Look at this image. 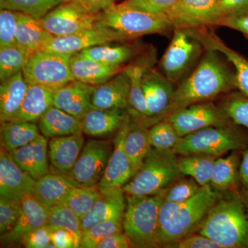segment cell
I'll list each match as a JSON object with an SVG mask.
<instances>
[{"instance_id":"cell-30","label":"cell","mask_w":248,"mask_h":248,"mask_svg":"<svg viewBox=\"0 0 248 248\" xmlns=\"http://www.w3.org/2000/svg\"><path fill=\"white\" fill-rule=\"evenodd\" d=\"M39 128L46 138H56L83 133L81 121L52 106L39 121Z\"/></svg>"},{"instance_id":"cell-28","label":"cell","mask_w":248,"mask_h":248,"mask_svg":"<svg viewBox=\"0 0 248 248\" xmlns=\"http://www.w3.org/2000/svg\"><path fill=\"white\" fill-rule=\"evenodd\" d=\"M27 81L23 72L1 82L0 85V120L11 122L17 115L27 94Z\"/></svg>"},{"instance_id":"cell-23","label":"cell","mask_w":248,"mask_h":248,"mask_svg":"<svg viewBox=\"0 0 248 248\" xmlns=\"http://www.w3.org/2000/svg\"><path fill=\"white\" fill-rule=\"evenodd\" d=\"M11 159L35 180L48 173V151L47 140L40 135L33 141L9 152Z\"/></svg>"},{"instance_id":"cell-21","label":"cell","mask_w":248,"mask_h":248,"mask_svg":"<svg viewBox=\"0 0 248 248\" xmlns=\"http://www.w3.org/2000/svg\"><path fill=\"white\" fill-rule=\"evenodd\" d=\"M100 190L99 198L89 213L81 218L82 231H86L99 222L124 219L126 203L122 187L100 189Z\"/></svg>"},{"instance_id":"cell-7","label":"cell","mask_w":248,"mask_h":248,"mask_svg":"<svg viewBox=\"0 0 248 248\" xmlns=\"http://www.w3.org/2000/svg\"><path fill=\"white\" fill-rule=\"evenodd\" d=\"M73 55L48 50L35 52L23 68L26 81L28 84L37 85L55 92L75 80L71 68Z\"/></svg>"},{"instance_id":"cell-18","label":"cell","mask_w":248,"mask_h":248,"mask_svg":"<svg viewBox=\"0 0 248 248\" xmlns=\"http://www.w3.org/2000/svg\"><path fill=\"white\" fill-rule=\"evenodd\" d=\"M166 76L147 67L142 78V88L149 116L156 117L169 112L174 91Z\"/></svg>"},{"instance_id":"cell-38","label":"cell","mask_w":248,"mask_h":248,"mask_svg":"<svg viewBox=\"0 0 248 248\" xmlns=\"http://www.w3.org/2000/svg\"><path fill=\"white\" fill-rule=\"evenodd\" d=\"M147 67L141 63H133L124 68L128 74L130 82L129 106L131 107L135 115L150 117L142 88V78Z\"/></svg>"},{"instance_id":"cell-43","label":"cell","mask_w":248,"mask_h":248,"mask_svg":"<svg viewBox=\"0 0 248 248\" xmlns=\"http://www.w3.org/2000/svg\"><path fill=\"white\" fill-rule=\"evenodd\" d=\"M149 136L152 146L160 151H172L182 139L167 120L153 125Z\"/></svg>"},{"instance_id":"cell-25","label":"cell","mask_w":248,"mask_h":248,"mask_svg":"<svg viewBox=\"0 0 248 248\" xmlns=\"http://www.w3.org/2000/svg\"><path fill=\"white\" fill-rule=\"evenodd\" d=\"M81 186L68 174H46L35 181L33 194L48 208L61 203L75 187Z\"/></svg>"},{"instance_id":"cell-42","label":"cell","mask_w":248,"mask_h":248,"mask_svg":"<svg viewBox=\"0 0 248 248\" xmlns=\"http://www.w3.org/2000/svg\"><path fill=\"white\" fill-rule=\"evenodd\" d=\"M53 0H0V9L11 10L40 19L58 6Z\"/></svg>"},{"instance_id":"cell-50","label":"cell","mask_w":248,"mask_h":248,"mask_svg":"<svg viewBox=\"0 0 248 248\" xmlns=\"http://www.w3.org/2000/svg\"><path fill=\"white\" fill-rule=\"evenodd\" d=\"M174 248H223L221 245L203 235H189L184 239L169 245Z\"/></svg>"},{"instance_id":"cell-47","label":"cell","mask_w":248,"mask_h":248,"mask_svg":"<svg viewBox=\"0 0 248 248\" xmlns=\"http://www.w3.org/2000/svg\"><path fill=\"white\" fill-rule=\"evenodd\" d=\"M227 116L235 124L248 129V97L242 93L233 96L225 107Z\"/></svg>"},{"instance_id":"cell-37","label":"cell","mask_w":248,"mask_h":248,"mask_svg":"<svg viewBox=\"0 0 248 248\" xmlns=\"http://www.w3.org/2000/svg\"><path fill=\"white\" fill-rule=\"evenodd\" d=\"M47 224L54 229L62 228L73 234L76 241V248H80L81 221L74 211L63 203H59L49 208L48 222Z\"/></svg>"},{"instance_id":"cell-9","label":"cell","mask_w":248,"mask_h":248,"mask_svg":"<svg viewBox=\"0 0 248 248\" xmlns=\"http://www.w3.org/2000/svg\"><path fill=\"white\" fill-rule=\"evenodd\" d=\"M174 35L161 59L164 76L174 83L190 69L201 53L202 44L185 29L175 28Z\"/></svg>"},{"instance_id":"cell-24","label":"cell","mask_w":248,"mask_h":248,"mask_svg":"<svg viewBox=\"0 0 248 248\" xmlns=\"http://www.w3.org/2000/svg\"><path fill=\"white\" fill-rule=\"evenodd\" d=\"M84 143L82 133L52 138L48 145L50 163L60 172L68 174L78 161Z\"/></svg>"},{"instance_id":"cell-29","label":"cell","mask_w":248,"mask_h":248,"mask_svg":"<svg viewBox=\"0 0 248 248\" xmlns=\"http://www.w3.org/2000/svg\"><path fill=\"white\" fill-rule=\"evenodd\" d=\"M53 37L42 27L39 19L19 12L16 31L17 45L33 53L45 50Z\"/></svg>"},{"instance_id":"cell-48","label":"cell","mask_w":248,"mask_h":248,"mask_svg":"<svg viewBox=\"0 0 248 248\" xmlns=\"http://www.w3.org/2000/svg\"><path fill=\"white\" fill-rule=\"evenodd\" d=\"M129 4L153 14L170 17L179 4V0H124ZM170 19V18H169Z\"/></svg>"},{"instance_id":"cell-41","label":"cell","mask_w":248,"mask_h":248,"mask_svg":"<svg viewBox=\"0 0 248 248\" xmlns=\"http://www.w3.org/2000/svg\"><path fill=\"white\" fill-rule=\"evenodd\" d=\"M124 219H112L99 222L81 233L80 248H97L98 245L112 234L122 233Z\"/></svg>"},{"instance_id":"cell-46","label":"cell","mask_w":248,"mask_h":248,"mask_svg":"<svg viewBox=\"0 0 248 248\" xmlns=\"http://www.w3.org/2000/svg\"><path fill=\"white\" fill-rule=\"evenodd\" d=\"M19 12L11 10L0 11V47L17 45L16 40Z\"/></svg>"},{"instance_id":"cell-10","label":"cell","mask_w":248,"mask_h":248,"mask_svg":"<svg viewBox=\"0 0 248 248\" xmlns=\"http://www.w3.org/2000/svg\"><path fill=\"white\" fill-rule=\"evenodd\" d=\"M113 149L110 141L91 140L83 148L74 167L68 174L80 185H99Z\"/></svg>"},{"instance_id":"cell-45","label":"cell","mask_w":248,"mask_h":248,"mask_svg":"<svg viewBox=\"0 0 248 248\" xmlns=\"http://www.w3.org/2000/svg\"><path fill=\"white\" fill-rule=\"evenodd\" d=\"M22 210V201L18 202L0 196V233L5 234L16 226Z\"/></svg>"},{"instance_id":"cell-36","label":"cell","mask_w":248,"mask_h":248,"mask_svg":"<svg viewBox=\"0 0 248 248\" xmlns=\"http://www.w3.org/2000/svg\"><path fill=\"white\" fill-rule=\"evenodd\" d=\"M32 54L19 45L0 47L1 82L22 72Z\"/></svg>"},{"instance_id":"cell-26","label":"cell","mask_w":248,"mask_h":248,"mask_svg":"<svg viewBox=\"0 0 248 248\" xmlns=\"http://www.w3.org/2000/svg\"><path fill=\"white\" fill-rule=\"evenodd\" d=\"M127 115L123 109L93 108L81 119L83 133L92 137H102L120 130Z\"/></svg>"},{"instance_id":"cell-11","label":"cell","mask_w":248,"mask_h":248,"mask_svg":"<svg viewBox=\"0 0 248 248\" xmlns=\"http://www.w3.org/2000/svg\"><path fill=\"white\" fill-rule=\"evenodd\" d=\"M98 16L83 12L70 1L59 4L39 21L50 35L62 37L94 27Z\"/></svg>"},{"instance_id":"cell-34","label":"cell","mask_w":248,"mask_h":248,"mask_svg":"<svg viewBox=\"0 0 248 248\" xmlns=\"http://www.w3.org/2000/svg\"><path fill=\"white\" fill-rule=\"evenodd\" d=\"M215 156L210 155H186L179 159V169L183 175L190 176L204 186L211 183L215 162Z\"/></svg>"},{"instance_id":"cell-17","label":"cell","mask_w":248,"mask_h":248,"mask_svg":"<svg viewBox=\"0 0 248 248\" xmlns=\"http://www.w3.org/2000/svg\"><path fill=\"white\" fill-rule=\"evenodd\" d=\"M35 181L11 159L7 151L1 150L0 195L21 202L24 195L33 193Z\"/></svg>"},{"instance_id":"cell-56","label":"cell","mask_w":248,"mask_h":248,"mask_svg":"<svg viewBox=\"0 0 248 248\" xmlns=\"http://www.w3.org/2000/svg\"><path fill=\"white\" fill-rule=\"evenodd\" d=\"M239 172L240 181L246 191H248V149L243 154Z\"/></svg>"},{"instance_id":"cell-14","label":"cell","mask_w":248,"mask_h":248,"mask_svg":"<svg viewBox=\"0 0 248 248\" xmlns=\"http://www.w3.org/2000/svg\"><path fill=\"white\" fill-rule=\"evenodd\" d=\"M169 18L175 28L218 25L222 19L219 0H179Z\"/></svg>"},{"instance_id":"cell-55","label":"cell","mask_w":248,"mask_h":248,"mask_svg":"<svg viewBox=\"0 0 248 248\" xmlns=\"http://www.w3.org/2000/svg\"><path fill=\"white\" fill-rule=\"evenodd\" d=\"M126 234L119 233L109 236L98 245L97 248H128L133 247Z\"/></svg>"},{"instance_id":"cell-2","label":"cell","mask_w":248,"mask_h":248,"mask_svg":"<svg viewBox=\"0 0 248 248\" xmlns=\"http://www.w3.org/2000/svg\"><path fill=\"white\" fill-rule=\"evenodd\" d=\"M217 200V192L209 185L203 186L197 195L184 202L173 203L163 200L159 210L156 247L169 246L190 235L203 222Z\"/></svg>"},{"instance_id":"cell-44","label":"cell","mask_w":248,"mask_h":248,"mask_svg":"<svg viewBox=\"0 0 248 248\" xmlns=\"http://www.w3.org/2000/svg\"><path fill=\"white\" fill-rule=\"evenodd\" d=\"M202 187L195 180H181L173 183L172 186H170L159 194L166 202L181 203L197 195Z\"/></svg>"},{"instance_id":"cell-4","label":"cell","mask_w":248,"mask_h":248,"mask_svg":"<svg viewBox=\"0 0 248 248\" xmlns=\"http://www.w3.org/2000/svg\"><path fill=\"white\" fill-rule=\"evenodd\" d=\"M98 25L120 32L128 40L141 36L164 33L175 26L169 17L153 14L124 1L111 5L99 14Z\"/></svg>"},{"instance_id":"cell-16","label":"cell","mask_w":248,"mask_h":248,"mask_svg":"<svg viewBox=\"0 0 248 248\" xmlns=\"http://www.w3.org/2000/svg\"><path fill=\"white\" fill-rule=\"evenodd\" d=\"M49 208L41 202L33 193L24 195L22 210L17 223L11 231L1 235V243L12 245L22 241L31 231L48 223Z\"/></svg>"},{"instance_id":"cell-40","label":"cell","mask_w":248,"mask_h":248,"mask_svg":"<svg viewBox=\"0 0 248 248\" xmlns=\"http://www.w3.org/2000/svg\"><path fill=\"white\" fill-rule=\"evenodd\" d=\"M239 156L232 153L225 158L215 160L211 184L217 190H227L235 186L239 179Z\"/></svg>"},{"instance_id":"cell-33","label":"cell","mask_w":248,"mask_h":248,"mask_svg":"<svg viewBox=\"0 0 248 248\" xmlns=\"http://www.w3.org/2000/svg\"><path fill=\"white\" fill-rule=\"evenodd\" d=\"M1 135L5 151L9 153L33 141L40 134L34 122H6L1 123Z\"/></svg>"},{"instance_id":"cell-49","label":"cell","mask_w":248,"mask_h":248,"mask_svg":"<svg viewBox=\"0 0 248 248\" xmlns=\"http://www.w3.org/2000/svg\"><path fill=\"white\" fill-rule=\"evenodd\" d=\"M53 228L48 224L37 228L23 237L21 243L27 248H48L51 241Z\"/></svg>"},{"instance_id":"cell-53","label":"cell","mask_w":248,"mask_h":248,"mask_svg":"<svg viewBox=\"0 0 248 248\" xmlns=\"http://www.w3.org/2000/svg\"><path fill=\"white\" fill-rule=\"evenodd\" d=\"M218 25L239 31L248 37V12L223 17Z\"/></svg>"},{"instance_id":"cell-6","label":"cell","mask_w":248,"mask_h":248,"mask_svg":"<svg viewBox=\"0 0 248 248\" xmlns=\"http://www.w3.org/2000/svg\"><path fill=\"white\" fill-rule=\"evenodd\" d=\"M161 194L128 195L124 216V233L134 247H156Z\"/></svg>"},{"instance_id":"cell-32","label":"cell","mask_w":248,"mask_h":248,"mask_svg":"<svg viewBox=\"0 0 248 248\" xmlns=\"http://www.w3.org/2000/svg\"><path fill=\"white\" fill-rule=\"evenodd\" d=\"M152 148L149 130L130 124L124 141V150L131 163L134 174L140 169Z\"/></svg>"},{"instance_id":"cell-27","label":"cell","mask_w":248,"mask_h":248,"mask_svg":"<svg viewBox=\"0 0 248 248\" xmlns=\"http://www.w3.org/2000/svg\"><path fill=\"white\" fill-rule=\"evenodd\" d=\"M71 68L75 79L96 86L104 84L124 68L104 64L76 53L71 58Z\"/></svg>"},{"instance_id":"cell-1","label":"cell","mask_w":248,"mask_h":248,"mask_svg":"<svg viewBox=\"0 0 248 248\" xmlns=\"http://www.w3.org/2000/svg\"><path fill=\"white\" fill-rule=\"evenodd\" d=\"M235 86V73L208 50L193 72L174 91L169 112L208 100Z\"/></svg>"},{"instance_id":"cell-5","label":"cell","mask_w":248,"mask_h":248,"mask_svg":"<svg viewBox=\"0 0 248 248\" xmlns=\"http://www.w3.org/2000/svg\"><path fill=\"white\" fill-rule=\"evenodd\" d=\"M174 154L152 148L138 172L122 187L124 192L127 195H156L172 185L183 175Z\"/></svg>"},{"instance_id":"cell-35","label":"cell","mask_w":248,"mask_h":248,"mask_svg":"<svg viewBox=\"0 0 248 248\" xmlns=\"http://www.w3.org/2000/svg\"><path fill=\"white\" fill-rule=\"evenodd\" d=\"M78 53L104 64L122 66L123 63L133 58L135 50L127 45L111 46L105 44L84 49Z\"/></svg>"},{"instance_id":"cell-57","label":"cell","mask_w":248,"mask_h":248,"mask_svg":"<svg viewBox=\"0 0 248 248\" xmlns=\"http://www.w3.org/2000/svg\"><path fill=\"white\" fill-rule=\"evenodd\" d=\"M53 1H56L58 4H62V3L67 2V1H72V0H53Z\"/></svg>"},{"instance_id":"cell-3","label":"cell","mask_w":248,"mask_h":248,"mask_svg":"<svg viewBox=\"0 0 248 248\" xmlns=\"http://www.w3.org/2000/svg\"><path fill=\"white\" fill-rule=\"evenodd\" d=\"M200 234L223 248H248V191L217 200L202 222Z\"/></svg>"},{"instance_id":"cell-20","label":"cell","mask_w":248,"mask_h":248,"mask_svg":"<svg viewBox=\"0 0 248 248\" xmlns=\"http://www.w3.org/2000/svg\"><path fill=\"white\" fill-rule=\"evenodd\" d=\"M187 32L208 50L219 52L226 56L235 68V86L248 97V60L237 52L227 46L213 32H204L200 28L186 29Z\"/></svg>"},{"instance_id":"cell-31","label":"cell","mask_w":248,"mask_h":248,"mask_svg":"<svg viewBox=\"0 0 248 248\" xmlns=\"http://www.w3.org/2000/svg\"><path fill=\"white\" fill-rule=\"evenodd\" d=\"M53 92L37 85L29 84L27 94L16 117L11 122H34L40 121L53 106Z\"/></svg>"},{"instance_id":"cell-8","label":"cell","mask_w":248,"mask_h":248,"mask_svg":"<svg viewBox=\"0 0 248 248\" xmlns=\"http://www.w3.org/2000/svg\"><path fill=\"white\" fill-rule=\"evenodd\" d=\"M248 139L234 130L215 126L197 130L183 137L172 151L183 155L218 156L227 152L243 149Z\"/></svg>"},{"instance_id":"cell-51","label":"cell","mask_w":248,"mask_h":248,"mask_svg":"<svg viewBox=\"0 0 248 248\" xmlns=\"http://www.w3.org/2000/svg\"><path fill=\"white\" fill-rule=\"evenodd\" d=\"M78 9L83 12L99 14L115 3V0H72Z\"/></svg>"},{"instance_id":"cell-15","label":"cell","mask_w":248,"mask_h":248,"mask_svg":"<svg viewBox=\"0 0 248 248\" xmlns=\"http://www.w3.org/2000/svg\"><path fill=\"white\" fill-rule=\"evenodd\" d=\"M130 125V120L127 116L116 136L113 151L109 159L104 177L98 185L100 189L123 187L134 176L131 163L124 150V141Z\"/></svg>"},{"instance_id":"cell-52","label":"cell","mask_w":248,"mask_h":248,"mask_svg":"<svg viewBox=\"0 0 248 248\" xmlns=\"http://www.w3.org/2000/svg\"><path fill=\"white\" fill-rule=\"evenodd\" d=\"M219 9L223 17L248 12V0H219Z\"/></svg>"},{"instance_id":"cell-54","label":"cell","mask_w":248,"mask_h":248,"mask_svg":"<svg viewBox=\"0 0 248 248\" xmlns=\"http://www.w3.org/2000/svg\"><path fill=\"white\" fill-rule=\"evenodd\" d=\"M51 241L57 248H76V241L73 234L62 228L53 230Z\"/></svg>"},{"instance_id":"cell-13","label":"cell","mask_w":248,"mask_h":248,"mask_svg":"<svg viewBox=\"0 0 248 248\" xmlns=\"http://www.w3.org/2000/svg\"><path fill=\"white\" fill-rule=\"evenodd\" d=\"M126 41L129 40L120 32L96 24L94 27L73 35L54 37L45 50L57 53L76 54L96 46Z\"/></svg>"},{"instance_id":"cell-12","label":"cell","mask_w":248,"mask_h":248,"mask_svg":"<svg viewBox=\"0 0 248 248\" xmlns=\"http://www.w3.org/2000/svg\"><path fill=\"white\" fill-rule=\"evenodd\" d=\"M167 120L183 138L208 127L220 126L224 123L225 117L214 104L201 103L173 111Z\"/></svg>"},{"instance_id":"cell-22","label":"cell","mask_w":248,"mask_h":248,"mask_svg":"<svg viewBox=\"0 0 248 248\" xmlns=\"http://www.w3.org/2000/svg\"><path fill=\"white\" fill-rule=\"evenodd\" d=\"M130 79L125 68L104 84L96 86L93 107L98 109H125L129 106Z\"/></svg>"},{"instance_id":"cell-39","label":"cell","mask_w":248,"mask_h":248,"mask_svg":"<svg viewBox=\"0 0 248 248\" xmlns=\"http://www.w3.org/2000/svg\"><path fill=\"white\" fill-rule=\"evenodd\" d=\"M101 196L99 186H79L72 189L62 201L78 215L80 218L89 213Z\"/></svg>"},{"instance_id":"cell-19","label":"cell","mask_w":248,"mask_h":248,"mask_svg":"<svg viewBox=\"0 0 248 248\" xmlns=\"http://www.w3.org/2000/svg\"><path fill=\"white\" fill-rule=\"evenodd\" d=\"M95 86L73 80L53 92V106L80 120L93 106L92 98Z\"/></svg>"}]
</instances>
